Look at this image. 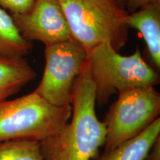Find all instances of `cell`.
<instances>
[{
    "label": "cell",
    "mask_w": 160,
    "mask_h": 160,
    "mask_svg": "<svg viewBox=\"0 0 160 160\" xmlns=\"http://www.w3.org/2000/svg\"><path fill=\"white\" fill-rule=\"evenodd\" d=\"M71 105L69 121L40 142L43 160H94L105 145L106 126L96 114L95 85L88 61L75 82Z\"/></svg>",
    "instance_id": "cell-1"
},
{
    "label": "cell",
    "mask_w": 160,
    "mask_h": 160,
    "mask_svg": "<svg viewBox=\"0 0 160 160\" xmlns=\"http://www.w3.org/2000/svg\"><path fill=\"white\" fill-rule=\"evenodd\" d=\"M67 19L72 39L88 53L102 43L117 51L128 39V12L117 0H58Z\"/></svg>",
    "instance_id": "cell-2"
},
{
    "label": "cell",
    "mask_w": 160,
    "mask_h": 160,
    "mask_svg": "<svg viewBox=\"0 0 160 160\" xmlns=\"http://www.w3.org/2000/svg\"><path fill=\"white\" fill-rule=\"evenodd\" d=\"M90 73L95 85L96 105H105L115 93L159 83V75L143 59L139 49L122 56L108 43L92 49L88 57Z\"/></svg>",
    "instance_id": "cell-3"
},
{
    "label": "cell",
    "mask_w": 160,
    "mask_h": 160,
    "mask_svg": "<svg viewBox=\"0 0 160 160\" xmlns=\"http://www.w3.org/2000/svg\"><path fill=\"white\" fill-rule=\"evenodd\" d=\"M71 105L56 106L35 91L0 102V142H42L60 131L71 117Z\"/></svg>",
    "instance_id": "cell-4"
},
{
    "label": "cell",
    "mask_w": 160,
    "mask_h": 160,
    "mask_svg": "<svg viewBox=\"0 0 160 160\" xmlns=\"http://www.w3.org/2000/svg\"><path fill=\"white\" fill-rule=\"evenodd\" d=\"M160 94L154 87H137L118 93L105 115V152L139 134L159 118Z\"/></svg>",
    "instance_id": "cell-5"
},
{
    "label": "cell",
    "mask_w": 160,
    "mask_h": 160,
    "mask_svg": "<svg viewBox=\"0 0 160 160\" xmlns=\"http://www.w3.org/2000/svg\"><path fill=\"white\" fill-rule=\"evenodd\" d=\"M44 73L35 92L56 106L70 105L77 77L88 61V53L73 39L46 46Z\"/></svg>",
    "instance_id": "cell-6"
},
{
    "label": "cell",
    "mask_w": 160,
    "mask_h": 160,
    "mask_svg": "<svg viewBox=\"0 0 160 160\" xmlns=\"http://www.w3.org/2000/svg\"><path fill=\"white\" fill-rule=\"evenodd\" d=\"M22 37L46 46L72 39L67 19L58 0H35L30 11L12 13Z\"/></svg>",
    "instance_id": "cell-7"
},
{
    "label": "cell",
    "mask_w": 160,
    "mask_h": 160,
    "mask_svg": "<svg viewBox=\"0 0 160 160\" xmlns=\"http://www.w3.org/2000/svg\"><path fill=\"white\" fill-rule=\"evenodd\" d=\"M128 27L137 30L145 39L153 65L160 68V5H148L130 13L126 19Z\"/></svg>",
    "instance_id": "cell-8"
},
{
    "label": "cell",
    "mask_w": 160,
    "mask_h": 160,
    "mask_svg": "<svg viewBox=\"0 0 160 160\" xmlns=\"http://www.w3.org/2000/svg\"><path fill=\"white\" fill-rule=\"evenodd\" d=\"M159 137L160 119L158 118L139 134L94 160H146L152 146Z\"/></svg>",
    "instance_id": "cell-9"
},
{
    "label": "cell",
    "mask_w": 160,
    "mask_h": 160,
    "mask_svg": "<svg viewBox=\"0 0 160 160\" xmlns=\"http://www.w3.org/2000/svg\"><path fill=\"white\" fill-rule=\"evenodd\" d=\"M35 77V71L25 57L0 56V102L19 92Z\"/></svg>",
    "instance_id": "cell-10"
},
{
    "label": "cell",
    "mask_w": 160,
    "mask_h": 160,
    "mask_svg": "<svg viewBox=\"0 0 160 160\" xmlns=\"http://www.w3.org/2000/svg\"><path fill=\"white\" fill-rule=\"evenodd\" d=\"M33 44L21 34L13 17L0 7V56L8 58L25 57Z\"/></svg>",
    "instance_id": "cell-11"
},
{
    "label": "cell",
    "mask_w": 160,
    "mask_h": 160,
    "mask_svg": "<svg viewBox=\"0 0 160 160\" xmlns=\"http://www.w3.org/2000/svg\"><path fill=\"white\" fill-rule=\"evenodd\" d=\"M0 160H43L40 142L17 139L0 142Z\"/></svg>",
    "instance_id": "cell-12"
},
{
    "label": "cell",
    "mask_w": 160,
    "mask_h": 160,
    "mask_svg": "<svg viewBox=\"0 0 160 160\" xmlns=\"http://www.w3.org/2000/svg\"><path fill=\"white\" fill-rule=\"evenodd\" d=\"M35 0H0V7L14 14H21L30 11Z\"/></svg>",
    "instance_id": "cell-13"
},
{
    "label": "cell",
    "mask_w": 160,
    "mask_h": 160,
    "mask_svg": "<svg viewBox=\"0 0 160 160\" xmlns=\"http://www.w3.org/2000/svg\"><path fill=\"white\" fill-rule=\"evenodd\" d=\"M124 8L126 7L128 13L137 11L141 8L148 5H160V0H122Z\"/></svg>",
    "instance_id": "cell-14"
},
{
    "label": "cell",
    "mask_w": 160,
    "mask_h": 160,
    "mask_svg": "<svg viewBox=\"0 0 160 160\" xmlns=\"http://www.w3.org/2000/svg\"><path fill=\"white\" fill-rule=\"evenodd\" d=\"M146 160H160V137L152 146Z\"/></svg>",
    "instance_id": "cell-15"
},
{
    "label": "cell",
    "mask_w": 160,
    "mask_h": 160,
    "mask_svg": "<svg viewBox=\"0 0 160 160\" xmlns=\"http://www.w3.org/2000/svg\"><path fill=\"white\" fill-rule=\"evenodd\" d=\"M117 1L118 2H119L122 6H123V5H122V0H117Z\"/></svg>",
    "instance_id": "cell-16"
}]
</instances>
